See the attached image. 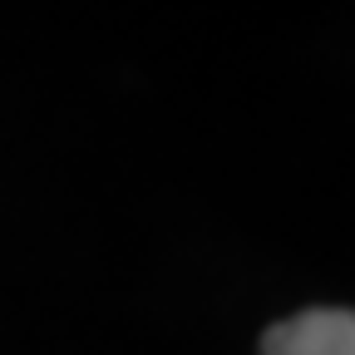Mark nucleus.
Segmentation results:
<instances>
[{"mask_svg": "<svg viewBox=\"0 0 355 355\" xmlns=\"http://www.w3.org/2000/svg\"><path fill=\"white\" fill-rule=\"evenodd\" d=\"M261 355H355V311L311 306L261 336Z\"/></svg>", "mask_w": 355, "mask_h": 355, "instance_id": "1", "label": "nucleus"}]
</instances>
